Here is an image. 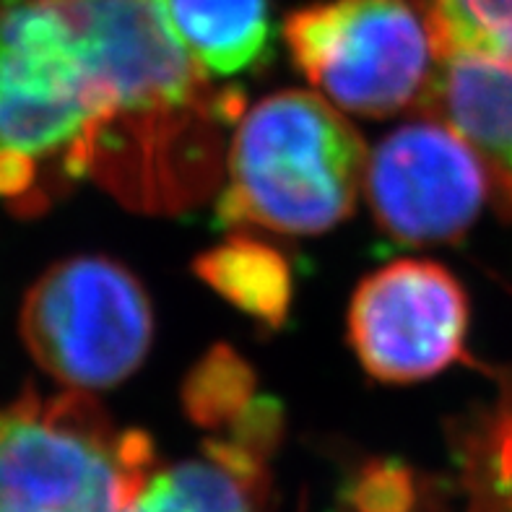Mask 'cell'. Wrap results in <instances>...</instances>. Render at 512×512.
<instances>
[{
	"label": "cell",
	"instance_id": "6da1fadb",
	"mask_svg": "<svg viewBox=\"0 0 512 512\" xmlns=\"http://www.w3.org/2000/svg\"><path fill=\"white\" fill-rule=\"evenodd\" d=\"M73 26L99 94L86 177L143 214H180L224 180L245 94L216 86L151 0H50Z\"/></svg>",
	"mask_w": 512,
	"mask_h": 512
},
{
	"label": "cell",
	"instance_id": "52a82bcc",
	"mask_svg": "<svg viewBox=\"0 0 512 512\" xmlns=\"http://www.w3.org/2000/svg\"><path fill=\"white\" fill-rule=\"evenodd\" d=\"M364 190L377 227L403 245L458 240L494 198L487 164L435 115L377 143L367 156Z\"/></svg>",
	"mask_w": 512,
	"mask_h": 512
},
{
	"label": "cell",
	"instance_id": "277c9868",
	"mask_svg": "<svg viewBox=\"0 0 512 512\" xmlns=\"http://www.w3.org/2000/svg\"><path fill=\"white\" fill-rule=\"evenodd\" d=\"M154 458L151 437L117 429L89 393L0 403V512H125Z\"/></svg>",
	"mask_w": 512,
	"mask_h": 512
},
{
	"label": "cell",
	"instance_id": "7a4b0ae2",
	"mask_svg": "<svg viewBox=\"0 0 512 512\" xmlns=\"http://www.w3.org/2000/svg\"><path fill=\"white\" fill-rule=\"evenodd\" d=\"M99 94L73 26L50 0H0V198L39 214L73 182Z\"/></svg>",
	"mask_w": 512,
	"mask_h": 512
},
{
	"label": "cell",
	"instance_id": "ba28073f",
	"mask_svg": "<svg viewBox=\"0 0 512 512\" xmlns=\"http://www.w3.org/2000/svg\"><path fill=\"white\" fill-rule=\"evenodd\" d=\"M466 289L432 260H396L370 273L349 305V341L383 383H416L453 367L466 351Z\"/></svg>",
	"mask_w": 512,
	"mask_h": 512
},
{
	"label": "cell",
	"instance_id": "30bf717a",
	"mask_svg": "<svg viewBox=\"0 0 512 512\" xmlns=\"http://www.w3.org/2000/svg\"><path fill=\"white\" fill-rule=\"evenodd\" d=\"M268 463L208 440L201 458L154 468L125 512H258Z\"/></svg>",
	"mask_w": 512,
	"mask_h": 512
},
{
	"label": "cell",
	"instance_id": "3957f363",
	"mask_svg": "<svg viewBox=\"0 0 512 512\" xmlns=\"http://www.w3.org/2000/svg\"><path fill=\"white\" fill-rule=\"evenodd\" d=\"M367 149L312 91H276L242 112L229 138L219 219L227 227L320 234L354 214Z\"/></svg>",
	"mask_w": 512,
	"mask_h": 512
},
{
	"label": "cell",
	"instance_id": "9c48e42d",
	"mask_svg": "<svg viewBox=\"0 0 512 512\" xmlns=\"http://www.w3.org/2000/svg\"><path fill=\"white\" fill-rule=\"evenodd\" d=\"M419 104L424 115L440 117L481 156L494 201L512 216V63L471 52L437 55Z\"/></svg>",
	"mask_w": 512,
	"mask_h": 512
},
{
	"label": "cell",
	"instance_id": "7c38bea8",
	"mask_svg": "<svg viewBox=\"0 0 512 512\" xmlns=\"http://www.w3.org/2000/svg\"><path fill=\"white\" fill-rule=\"evenodd\" d=\"M195 273L219 297L268 328H281L292 305V268L276 247L237 234L195 260Z\"/></svg>",
	"mask_w": 512,
	"mask_h": 512
},
{
	"label": "cell",
	"instance_id": "5bb4252c",
	"mask_svg": "<svg viewBox=\"0 0 512 512\" xmlns=\"http://www.w3.org/2000/svg\"><path fill=\"white\" fill-rule=\"evenodd\" d=\"M427 19L437 55L471 52L512 63V0H411Z\"/></svg>",
	"mask_w": 512,
	"mask_h": 512
},
{
	"label": "cell",
	"instance_id": "5b68a950",
	"mask_svg": "<svg viewBox=\"0 0 512 512\" xmlns=\"http://www.w3.org/2000/svg\"><path fill=\"white\" fill-rule=\"evenodd\" d=\"M299 73L341 112L388 117L419 102L437 65L435 39L409 0H323L284 21Z\"/></svg>",
	"mask_w": 512,
	"mask_h": 512
},
{
	"label": "cell",
	"instance_id": "8fae6325",
	"mask_svg": "<svg viewBox=\"0 0 512 512\" xmlns=\"http://www.w3.org/2000/svg\"><path fill=\"white\" fill-rule=\"evenodd\" d=\"M195 65L234 76L258 63L271 39L268 0H151Z\"/></svg>",
	"mask_w": 512,
	"mask_h": 512
},
{
	"label": "cell",
	"instance_id": "9a60e30c",
	"mask_svg": "<svg viewBox=\"0 0 512 512\" xmlns=\"http://www.w3.org/2000/svg\"><path fill=\"white\" fill-rule=\"evenodd\" d=\"M255 401L253 370L229 346L208 351L182 385V403L190 419L216 435L229 432Z\"/></svg>",
	"mask_w": 512,
	"mask_h": 512
},
{
	"label": "cell",
	"instance_id": "8992f818",
	"mask_svg": "<svg viewBox=\"0 0 512 512\" xmlns=\"http://www.w3.org/2000/svg\"><path fill=\"white\" fill-rule=\"evenodd\" d=\"M19 328L34 362L55 383L94 393L115 388L141 367L154 312L123 263L76 255L39 276L24 299Z\"/></svg>",
	"mask_w": 512,
	"mask_h": 512
},
{
	"label": "cell",
	"instance_id": "4fadbf2b",
	"mask_svg": "<svg viewBox=\"0 0 512 512\" xmlns=\"http://www.w3.org/2000/svg\"><path fill=\"white\" fill-rule=\"evenodd\" d=\"M463 512H512V367L461 437Z\"/></svg>",
	"mask_w": 512,
	"mask_h": 512
}]
</instances>
